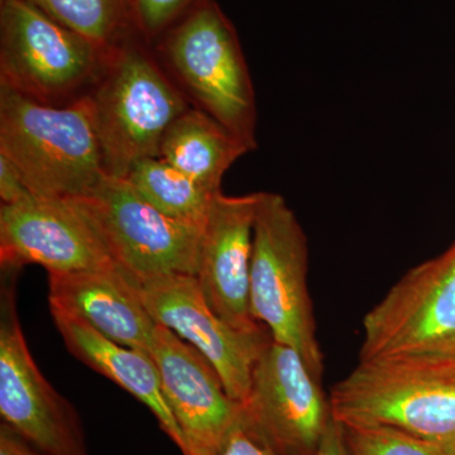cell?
<instances>
[{"mask_svg": "<svg viewBox=\"0 0 455 455\" xmlns=\"http://www.w3.org/2000/svg\"><path fill=\"white\" fill-rule=\"evenodd\" d=\"M85 97L104 169L118 179L140 161L158 157L170 125L191 107L140 35L109 53Z\"/></svg>", "mask_w": 455, "mask_h": 455, "instance_id": "cell-1", "label": "cell"}, {"mask_svg": "<svg viewBox=\"0 0 455 455\" xmlns=\"http://www.w3.org/2000/svg\"><path fill=\"white\" fill-rule=\"evenodd\" d=\"M154 50L188 104L257 149L252 77L235 26L215 0H202Z\"/></svg>", "mask_w": 455, "mask_h": 455, "instance_id": "cell-2", "label": "cell"}, {"mask_svg": "<svg viewBox=\"0 0 455 455\" xmlns=\"http://www.w3.org/2000/svg\"><path fill=\"white\" fill-rule=\"evenodd\" d=\"M0 156L37 196H86L107 176L85 95L52 107L0 84Z\"/></svg>", "mask_w": 455, "mask_h": 455, "instance_id": "cell-3", "label": "cell"}, {"mask_svg": "<svg viewBox=\"0 0 455 455\" xmlns=\"http://www.w3.org/2000/svg\"><path fill=\"white\" fill-rule=\"evenodd\" d=\"M329 403L341 425L392 427L455 455V361L359 362Z\"/></svg>", "mask_w": 455, "mask_h": 455, "instance_id": "cell-4", "label": "cell"}, {"mask_svg": "<svg viewBox=\"0 0 455 455\" xmlns=\"http://www.w3.org/2000/svg\"><path fill=\"white\" fill-rule=\"evenodd\" d=\"M309 245L284 197L259 191L254 220L251 310L272 339L295 349L322 381L324 359L316 339L307 289Z\"/></svg>", "mask_w": 455, "mask_h": 455, "instance_id": "cell-5", "label": "cell"}, {"mask_svg": "<svg viewBox=\"0 0 455 455\" xmlns=\"http://www.w3.org/2000/svg\"><path fill=\"white\" fill-rule=\"evenodd\" d=\"M112 51L56 22L29 0H0V84L46 106L88 94Z\"/></svg>", "mask_w": 455, "mask_h": 455, "instance_id": "cell-6", "label": "cell"}, {"mask_svg": "<svg viewBox=\"0 0 455 455\" xmlns=\"http://www.w3.org/2000/svg\"><path fill=\"white\" fill-rule=\"evenodd\" d=\"M381 361H455V241L364 316L359 362Z\"/></svg>", "mask_w": 455, "mask_h": 455, "instance_id": "cell-7", "label": "cell"}, {"mask_svg": "<svg viewBox=\"0 0 455 455\" xmlns=\"http://www.w3.org/2000/svg\"><path fill=\"white\" fill-rule=\"evenodd\" d=\"M71 200L97 230L116 267L131 280L196 276L203 227L158 212L127 180L107 175L86 196Z\"/></svg>", "mask_w": 455, "mask_h": 455, "instance_id": "cell-8", "label": "cell"}, {"mask_svg": "<svg viewBox=\"0 0 455 455\" xmlns=\"http://www.w3.org/2000/svg\"><path fill=\"white\" fill-rule=\"evenodd\" d=\"M242 424L278 455H315L331 423V403L307 362L272 339L254 366Z\"/></svg>", "mask_w": 455, "mask_h": 455, "instance_id": "cell-9", "label": "cell"}, {"mask_svg": "<svg viewBox=\"0 0 455 455\" xmlns=\"http://www.w3.org/2000/svg\"><path fill=\"white\" fill-rule=\"evenodd\" d=\"M0 415L33 447L53 455H88L74 406L50 385L36 364L18 320L14 283L2 292Z\"/></svg>", "mask_w": 455, "mask_h": 455, "instance_id": "cell-10", "label": "cell"}, {"mask_svg": "<svg viewBox=\"0 0 455 455\" xmlns=\"http://www.w3.org/2000/svg\"><path fill=\"white\" fill-rule=\"evenodd\" d=\"M131 281L155 322L199 350L220 374L227 394L243 403L254 366L272 340L267 328L243 331L228 324L209 307L196 276L167 275Z\"/></svg>", "mask_w": 455, "mask_h": 455, "instance_id": "cell-11", "label": "cell"}, {"mask_svg": "<svg viewBox=\"0 0 455 455\" xmlns=\"http://www.w3.org/2000/svg\"><path fill=\"white\" fill-rule=\"evenodd\" d=\"M0 260L11 271L38 265L49 274L116 266L73 200L37 196L0 205Z\"/></svg>", "mask_w": 455, "mask_h": 455, "instance_id": "cell-12", "label": "cell"}, {"mask_svg": "<svg viewBox=\"0 0 455 455\" xmlns=\"http://www.w3.org/2000/svg\"><path fill=\"white\" fill-rule=\"evenodd\" d=\"M149 355L184 436V455L217 453L242 424L241 403L227 394L208 359L170 329L156 325Z\"/></svg>", "mask_w": 455, "mask_h": 455, "instance_id": "cell-13", "label": "cell"}, {"mask_svg": "<svg viewBox=\"0 0 455 455\" xmlns=\"http://www.w3.org/2000/svg\"><path fill=\"white\" fill-rule=\"evenodd\" d=\"M259 193L212 197L203 226L196 280L212 311L233 328H265L251 310L253 230Z\"/></svg>", "mask_w": 455, "mask_h": 455, "instance_id": "cell-14", "label": "cell"}, {"mask_svg": "<svg viewBox=\"0 0 455 455\" xmlns=\"http://www.w3.org/2000/svg\"><path fill=\"white\" fill-rule=\"evenodd\" d=\"M49 304L51 313L82 320L108 339L149 355L157 323L116 266L49 274Z\"/></svg>", "mask_w": 455, "mask_h": 455, "instance_id": "cell-15", "label": "cell"}, {"mask_svg": "<svg viewBox=\"0 0 455 455\" xmlns=\"http://www.w3.org/2000/svg\"><path fill=\"white\" fill-rule=\"evenodd\" d=\"M52 317L68 352L148 407L161 429L184 455V436L164 396L160 372L151 355L108 339L82 320L59 314Z\"/></svg>", "mask_w": 455, "mask_h": 455, "instance_id": "cell-16", "label": "cell"}, {"mask_svg": "<svg viewBox=\"0 0 455 455\" xmlns=\"http://www.w3.org/2000/svg\"><path fill=\"white\" fill-rule=\"evenodd\" d=\"M251 149L208 114L190 107L170 125L158 157L205 188L221 191V180Z\"/></svg>", "mask_w": 455, "mask_h": 455, "instance_id": "cell-17", "label": "cell"}, {"mask_svg": "<svg viewBox=\"0 0 455 455\" xmlns=\"http://www.w3.org/2000/svg\"><path fill=\"white\" fill-rule=\"evenodd\" d=\"M132 188L158 212L184 223L204 226L212 197L194 180L160 157L146 158L125 178Z\"/></svg>", "mask_w": 455, "mask_h": 455, "instance_id": "cell-18", "label": "cell"}, {"mask_svg": "<svg viewBox=\"0 0 455 455\" xmlns=\"http://www.w3.org/2000/svg\"><path fill=\"white\" fill-rule=\"evenodd\" d=\"M36 7L106 51H113L133 36L130 0H29Z\"/></svg>", "mask_w": 455, "mask_h": 455, "instance_id": "cell-19", "label": "cell"}, {"mask_svg": "<svg viewBox=\"0 0 455 455\" xmlns=\"http://www.w3.org/2000/svg\"><path fill=\"white\" fill-rule=\"evenodd\" d=\"M350 455H448L403 431L377 425H343Z\"/></svg>", "mask_w": 455, "mask_h": 455, "instance_id": "cell-20", "label": "cell"}, {"mask_svg": "<svg viewBox=\"0 0 455 455\" xmlns=\"http://www.w3.org/2000/svg\"><path fill=\"white\" fill-rule=\"evenodd\" d=\"M202 0H130L137 31L155 44Z\"/></svg>", "mask_w": 455, "mask_h": 455, "instance_id": "cell-21", "label": "cell"}, {"mask_svg": "<svg viewBox=\"0 0 455 455\" xmlns=\"http://www.w3.org/2000/svg\"><path fill=\"white\" fill-rule=\"evenodd\" d=\"M214 455H278L276 451H272L265 443L260 442L256 436H253L243 424L232 434L224 443L223 447Z\"/></svg>", "mask_w": 455, "mask_h": 455, "instance_id": "cell-22", "label": "cell"}, {"mask_svg": "<svg viewBox=\"0 0 455 455\" xmlns=\"http://www.w3.org/2000/svg\"><path fill=\"white\" fill-rule=\"evenodd\" d=\"M22 176L4 156H0V199L2 204H14L31 196Z\"/></svg>", "mask_w": 455, "mask_h": 455, "instance_id": "cell-23", "label": "cell"}, {"mask_svg": "<svg viewBox=\"0 0 455 455\" xmlns=\"http://www.w3.org/2000/svg\"><path fill=\"white\" fill-rule=\"evenodd\" d=\"M315 455H350L343 425L331 418Z\"/></svg>", "mask_w": 455, "mask_h": 455, "instance_id": "cell-24", "label": "cell"}, {"mask_svg": "<svg viewBox=\"0 0 455 455\" xmlns=\"http://www.w3.org/2000/svg\"><path fill=\"white\" fill-rule=\"evenodd\" d=\"M0 455H53L33 447L7 425L0 427Z\"/></svg>", "mask_w": 455, "mask_h": 455, "instance_id": "cell-25", "label": "cell"}]
</instances>
